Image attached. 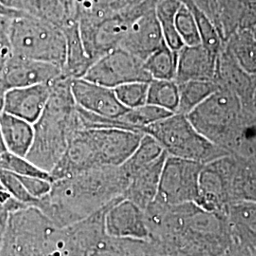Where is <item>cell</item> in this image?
Here are the masks:
<instances>
[{"label": "cell", "instance_id": "d590c367", "mask_svg": "<svg viewBox=\"0 0 256 256\" xmlns=\"http://www.w3.org/2000/svg\"><path fill=\"white\" fill-rule=\"evenodd\" d=\"M0 183L18 202L23 203L28 208H36L40 200L34 198L28 194L27 189L20 180L18 174L5 170H0Z\"/></svg>", "mask_w": 256, "mask_h": 256}, {"label": "cell", "instance_id": "7a4b0ae2", "mask_svg": "<svg viewBox=\"0 0 256 256\" xmlns=\"http://www.w3.org/2000/svg\"><path fill=\"white\" fill-rule=\"evenodd\" d=\"M130 180L122 166L86 171L52 182L37 205L48 220L63 229L90 218L124 194Z\"/></svg>", "mask_w": 256, "mask_h": 256}, {"label": "cell", "instance_id": "52a82bcc", "mask_svg": "<svg viewBox=\"0 0 256 256\" xmlns=\"http://www.w3.org/2000/svg\"><path fill=\"white\" fill-rule=\"evenodd\" d=\"M156 0H144L132 9L113 14L99 21L78 22L82 44L95 63L104 55L118 48L134 20L142 12L155 8Z\"/></svg>", "mask_w": 256, "mask_h": 256}, {"label": "cell", "instance_id": "4316f807", "mask_svg": "<svg viewBox=\"0 0 256 256\" xmlns=\"http://www.w3.org/2000/svg\"><path fill=\"white\" fill-rule=\"evenodd\" d=\"M238 158L232 182V202H256V162L240 156Z\"/></svg>", "mask_w": 256, "mask_h": 256}, {"label": "cell", "instance_id": "f6af8a7d", "mask_svg": "<svg viewBox=\"0 0 256 256\" xmlns=\"http://www.w3.org/2000/svg\"><path fill=\"white\" fill-rule=\"evenodd\" d=\"M254 90H252V94L250 97V101L248 106L247 108L245 110H250L252 112H254L256 115V75H254Z\"/></svg>", "mask_w": 256, "mask_h": 256}, {"label": "cell", "instance_id": "7402d4cb", "mask_svg": "<svg viewBox=\"0 0 256 256\" xmlns=\"http://www.w3.org/2000/svg\"><path fill=\"white\" fill-rule=\"evenodd\" d=\"M66 38V56L63 72L68 79L84 78L94 62L88 55L82 44L78 22L74 23L64 30Z\"/></svg>", "mask_w": 256, "mask_h": 256}, {"label": "cell", "instance_id": "484cf974", "mask_svg": "<svg viewBox=\"0 0 256 256\" xmlns=\"http://www.w3.org/2000/svg\"><path fill=\"white\" fill-rule=\"evenodd\" d=\"M182 5L180 0H158L156 4V14L162 27L165 44L174 52H180L184 46L174 22Z\"/></svg>", "mask_w": 256, "mask_h": 256}, {"label": "cell", "instance_id": "8fae6325", "mask_svg": "<svg viewBox=\"0 0 256 256\" xmlns=\"http://www.w3.org/2000/svg\"><path fill=\"white\" fill-rule=\"evenodd\" d=\"M100 168L119 167L133 155L144 134L119 128H88Z\"/></svg>", "mask_w": 256, "mask_h": 256}, {"label": "cell", "instance_id": "60d3db41", "mask_svg": "<svg viewBox=\"0 0 256 256\" xmlns=\"http://www.w3.org/2000/svg\"><path fill=\"white\" fill-rule=\"evenodd\" d=\"M26 14V12H21V10L10 9L9 7L5 6L4 4H2V3L0 2V14H1V16H8V18H14L20 16H22V14Z\"/></svg>", "mask_w": 256, "mask_h": 256}, {"label": "cell", "instance_id": "bcb514c9", "mask_svg": "<svg viewBox=\"0 0 256 256\" xmlns=\"http://www.w3.org/2000/svg\"><path fill=\"white\" fill-rule=\"evenodd\" d=\"M250 30H252L254 36V38L256 39V26L254 28H250Z\"/></svg>", "mask_w": 256, "mask_h": 256}, {"label": "cell", "instance_id": "2e32d148", "mask_svg": "<svg viewBox=\"0 0 256 256\" xmlns=\"http://www.w3.org/2000/svg\"><path fill=\"white\" fill-rule=\"evenodd\" d=\"M155 8L147 10L134 20L120 46L144 62L165 43Z\"/></svg>", "mask_w": 256, "mask_h": 256}, {"label": "cell", "instance_id": "4fadbf2b", "mask_svg": "<svg viewBox=\"0 0 256 256\" xmlns=\"http://www.w3.org/2000/svg\"><path fill=\"white\" fill-rule=\"evenodd\" d=\"M229 230L230 250L256 256V202H232L224 214Z\"/></svg>", "mask_w": 256, "mask_h": 256}, {"label": "cell", "instance_id": "5b68a950", "mask_svg": "<svg viewBox=\"0 0 256 256\" xmlns=\"http://www.w3.org/2000/svg\"><path fill=\"white\" fill-rule=\"evenodd\" d=\"M10 41L12 55L64 68L66 38L61 28L30 14L12 19Z\"/></svg>", "mask_w": 256, "mask_h": 256}, {"label": "cell", "instance_id": "cb8c5ba5", "mask_svg": "<svg viewBox=\"0 0 256 256\" xmlns=\"http://www.w3.org/2000/svg\"><path fill=\"white\" fill-rule=\"evenodd\" d=\"M144 0H76L77 21H99L132 9Z\"/></svg>", "mask_w": 256, "mask_h": 256}, {"label": "cell", "instance_id": "83f0119b", "mask_svg": "<svg viewBox=\"0 0 256 256\" xmlns=\"http://www.w3.org/2000/svg\"><path fill=\"white\" fill-rule=\"evenodd\" d=\"M178 84L180 104L176 113L185 116L220 88L216 81H189Z\"/></svg>", "mask_w": 256, "mask_h": 256}, {"label": "cell", "instance_id": "ac0fdd59", "mask_svg": "<svg viewBox=\"0 0 256 256\" xmlns=\"http://www.w3.org/2000/svg\"><path fill=\"white\" fill-rule=\"evenodd\" d=\"M218 55L202 44L184 46L178 52V68L174 81H214Z\"/></svg>", "mask_w": 256, "mask_h": 256}, {"label": "cell", "instance_id": "9c48e42d", "mask_svg": "<svg viewBox=\"0 0 256 256\" xmlns=\"http://www.w3.org/2000/svg\"><path fill=\"white\" fill-rule=\"evenodd\" d=\"M238 164V156L230 154L203 165L196 204L204 210L224 214L232 203V182Z\"/></svg>", "mask_w": 256, "mask_h": 256}, {"label": "cell", "instance_id": "d4e9b609", "mask_svg": "<svg viewBox=\"0 0 256 256\" xmlns=\"http://www.w3.org/2000/svg\"><path fill=\"white\" fill-rule=\"evenodd\" d=\"M57 27L64 28L78 22L76 0H34L32 14Z\"/></svg>", "mask_w": 256, "mask_h": 256}, {"label": "cell", "instance_id": "4dcf8cb0", "mask_svg": "<svg viewBox=\"0 0 256 256\" xmlns=\"http://www.w3.org/2000/svg\"><path fill=\"white\" fill-rule=\"evenodd\" d=\"M147 104L176 113L180 104V88L174 80H152L149 82Z\"/></svg>", "mask_w": 256, "mask_h": 256}, {"label": "cell", "instance_id": "74e56055", "mask_svg": "<svg viewBox=\"0 0 256 256\" xmlns=\"http://www.w3.org/2000/svg\"><path fill=\"white\" fill-rule=\"evenodd\" d=\"M18 176L28 194L36 200H41L45 198L52 190V182L50 180L19 174Z\"/></svg>", "mask_w": 256, "mask_h": 256}, {"label": "cell", "instance_id": "e0dca14e", "mask_svg": "<svg viewBox=\"0 0 256 256\" xmlns=\"http://www.w3.org/2000/svg\"><path fill=\"white\" fill-rule=\"evenodd\" d=\"M52 93V84L16 88L6 93L3 112L34 124L41 117Z\"/></svg>", "mask_w": 256, "mask_h": 256}, {"label": "cell", "instance_id": "277c9868", "mask_svg": "<svg viewBox=\"0 0 256 256\" xmlns=\"http://www.w3.org/2000/svg\"><path fill=\"white\" fill-rule=\"evenodd\" d=\"M244 106L234 92L220 88L187 115L202 135L214 144L236 155L245 126Z\"/></svg>", "mask_w": 256, "mask_h": 256}, {"label": "cell", "instance_id": "f35d334b", "mask_svg": "<svg viewBox=\"0 0 256 256\" xmlns=\"http://www.w3.org/2000/svg\"><path fill=\"white\" fill-rule=\"evenodd\" d=\"M192 1L198 9L202 10V12L214 22L216 27L218 28V30H220L221 36L223 37L224 41L226 42L222 25L220 22V10H218L216 1V0H192Z\"/></svg>", "mask_w": 256, "mask_h": 256}, {"label": "cell", "instance_id": "ffe728a7", "mask_svg": "<svg viewBox=\"0 0 256 256\" xmlns=\"http://www.w3.org/2000/svg\"><path fill=\"white\" fill-rule=\"evenodd\" d=\"M167 156L166 153L154 164L135 174L130 180L124 198L134 202L142 210H146L147 207L155 202L158 196L160 174Z\"/></svg>", "mask_w": 256, "mask_h": 256}, {"label": "cell", "instance_id": "e575fe53", "mask_svg": "<svg viewBox=\"0 0 256 256\" xmlns=\"http://www.w3.org/2000/svg\"><path fill=\"white\" fill-rule=\"evenodd\" d=\"M225 40L239 28L244 0H216Z\"/></svg>", "mask_w": 256, "mask_h": 256}, {"label": "cell", "instance_id": "1f68e13d", "mask_svg": "<svg viewBox=\"0 0 256 256\" xmlns=\"http://www.w3.org/2000/svg\"><path fill=\"white\" fill-rule=\"evenodd\" d=\"M189 9L192 10V14L196 19L202 44L206 46L214 54L220 55L221 50L225 45V41L221 36L220 30L214 22L210 20L202 10L198 9L192 0H180Z\"/></svg>", "mask_w": 256, "mask_h": 256}, {"label": "cell", "instance_id": "f546056e", "mask_svg": "<svg viewBox=\"0 0 256 256\" xmlns=\"http://www.w3.org/2000/svg\"><path fill=\"white\" fill-rule=\"evenodd\" d=\"M178 52L164 44L144 61V68L152 80H174Z\"/></svg>", "mask_w": 256, "mask_h": 256}, {"label": "cell", "instance_id": "30bf717a", "mask_svg": "<svg viewBox=\"0 0 256 256\" xmlns=\"http://www.w3.org/2000/svg\"><path fill=\"white\" fill-rule=\"evenodd\" d=\"M84 79L113 90L129 82L152 81L144 62L120 48L98 59Z\"/></svg>", "mask_w": 256, "mask_h": 256}, {"label": "cell", "instance_id": "7bdbcfd3", "mask_svg": "<svg viewBox=\"0 0 256 256\" xmlns=\"http://www.w3.org/2000/svg\"><path fill=\"white\" fill-rule=\"evenodd\" d=\"M150 242V247L148 250V252H147L146 256H169L167 252H165L164 250H162L160 248L156 246L154 243H152L151 241Z\"/></svg>", "mask_w": 256, "mask_h": 256}, {"label": "cell", "instance_id": "7dc6e473", "mask_svg": "<svg viewBox=\"0 0 256 256\" xmlns=\"http://www.w3.org/2000/svg\"><path fill=\"white\" fill-rule=\"evenodd\" d=\"M0 227H1V226H0ZM2 228H4V227H2Z\"/></svg>", "mask_w": 256, "mask_h": 256}, {"label": "cell", "instance_id": "603a6c76", "mask_svg": "<svg viewBox=\"0 0 256 256\" xmlns=\"http://www.w3.org/2000/svg\"><path fill=\"white\" fill-rule=\"evenodd\" d=\"M224 46L243 70L256 75V39L250 28H238Z\"/></svg>", "mask_w": 256, "mask_h": 256}, {"label": "cell", "instance_id": "b9f144b4", "mask_svg": "<svg viewBox=\"0 0 256 256\" xmlns=\"http://www.w3.org/2000/svg\"><path fill=\"white\" fill-rule=\"evenodd\" d=\"M10 153V152L6 146L3 137H2V134H1V131H0V170H2L3 165L5 164L7 158L9 156Z\"/></svg>", "mask_w": 256, "mask_h": 256}, {"label": "cell", "instance_id": "44dd1931", "mask_svg": "<svg viewBox=\"0 0 256 256\" xmlns=\"http://www.w3.org/2000/svg\"><path fill=\"white\" fill-rule=\"evenodd\" d=\"M0 131L10 153L26 158L34 138V124L8 113L0 114Z\"/></svg>", "mask_w": 256, "mask_h": 256}, {"label": "cell", "instance_id": "8d00e7d4", "mask_svg": "<svg viewBox=\"0 0 256 256\" xmlns=\"http://www.w3.org/2000/svg\"><path fill=\"white\" fill-rule=\"evenodd\" d=\"M12 19L0 14V77L5 66L12 55L10 41V28Z\"/></svg>", "mask_w": 256, "mask_h": 256}, {"label": "cell", "instance_id": "7c38bea8", "mask_svg": "<svg viewBox=\"0 0 256 256\" xmlns=\"http://www.w3.org/2000/svg\"><path fill=\"white\" fill-rule=\"evenodd\" d=\"M108 236L149 240L146 212L134 202L120 198L112 202L104 216Z\"/></svg>", "mask_w": 256, "mask_h": 256}, {"label": "cell", "instance_id": "d6986e66", "mask_svg": "<svg viewBox=\"0 0 256 256\" xmlns=\"http://www.w3.org/2000/svg\"><path fill=\"white\" fill-rule=\"evenodd\" d=\"M214 81L220 88L234 92L241 99L246 110L254 86V78L241 68L225 46L218 57Z\"/></svg>", "mask_w": 256, "mask_h": 256}, {"label": "cell", "instance_id": "d6a6232c", "mask_svg": "<svg viewBox=\"0 0 256 256\" xmlns=\"http://www.w3.org/2000/svg\"><path fill=\"white\" fill-rule=\"evenodd\" d=\"M176 28L182 39L184 46H196L202 44L198 28L192 10L185 4L182 5L176 16Z\"/></svg>", "mask_w": 256, "mask_h": 256}, {"label": "cell", "instance_id": "ab89813d", "mask_svg": "<svg viewBox=\"0 0 256 256\" xmlns=\"http://www.w3.org/2000/svg\"><path fill=\"white\" fill-rule=\"evenodd\" d=\"M256 26V0H244V6L238 28H252Z\"/></svg>", "mask_w": 256, "mask_h": 256}, {"label": "cell", "instance_id": "9a60e30c", "mask_svg": "<svg viewBox=\"0 0 256 256\" xmlns=\"http://www.w3.org/2000/svg\"><path fill=\"white\" fill-rule=\"evenodd\" d=\"M72 92L80 108L100 117L117 119L128 110L120 102L113 88L84 78L72 81Z\"/></svg>", "mask_w": 256, "mask_h": 256}, {"label": "cell", "instance_id": "f1b7e54d", "mask_svg": "<svg viewBox=\"0 0 256 256\" xmlns=\"http://www.w3.org/2000/svg\"><path fill=\"white\" fill-rule=\"evenodd\" d=\"M165 154L164 148L156 140L148 135H144L133 155L120 166L129 180H131L140 171L154 164Z\"/></svg>", "mask_w": 256, "mask_h": 256}, {"label": "cell", "instance_id": "6da1fadb", "mask_svg": "<svg viewBox=\"0 0 256 256\" xmlns=\"http://www.w3.org/2000/svg\"><path fill=\"white\" fill-rule=\"evenodd\" d=\"M146 212L149 240L171 256H221L230 247L225 216L196 203L155 202Z\"/></svg>", "mask_w": 256, "mask_h": 256}, {"label": "cell", "instance_id": "ba28073f", "mask_svg": "<svg viewBox=\"0 0 256 256\" xmlns=\"http://www.w3.org/2000/svg\"><path fill=\"white\" fill-rule=\"evenodd\" d=\"M203 165L189 160L167 156L155 200L168 206L196 203Z\"/></svg>", "mask_w": 256, "mask_h": 256}, {"label": "cell", "instance_id": "3957f363", "mask_svg": "<svg viewBox=\"0 0 256 256\" xmlns=\"http://www.w3.org/2000/svg\"><path fill=\"white\" fill-rule=\"evenodd\" d=\"M72 81L64 76L52 84L46 108L34 124V138L26 158L48 174L61 160L75 133L84 128Z\"/></svg>", "mask_w": 256, "mask_h": 256}, {"label": "cell", "instance_id": "ee69618b", "mask_svg": "<svg viewBox=\"0 0 256 256\" xmlns=\"http://www.w3.org/2000/svg\"><path fill=\"white\" fill-rule=\"evenodd\" d=\"M8 92V88L5 86V84L2 82L0 78V114L4 110V104H5V97L6 93Z\"/></svg>", "mask_w": 256, "mask_h": 256}, {"label": "cell", "instance_id": "5bb4252c", "mask_svg": "<svg viewBox=\"0 0 256 256\" xmlns=\"http://www.w3.org/2000/svg\"><path fill=\"white\" fill-rule=\"evenodd\" d=\"M64 76L63 68L57 66L12 55L0 78L9 90L52 84Z\"/></svg>", "mask_w": 256, "mask_h": 256}, {"label": "cell", "instance_id": "8992f818", "mask_svg": "<svg viewBox=\"0 0 256 256\" xmlns=\"http://www.w3.org/2000/svg\"><path fill=\"white\" fill-rule=\"evenodd\" d=\"M140 133L156 140L167 155L202 164L230 155L229 151L202 135L192 126L187 116L178 113L142 128Z\"/></svg>", "mask_w": 256, "mask_h": 256}, {"label": "cell", "instance_id": "836d02e7", "mask_svg": "<svg viewBox=\"0 0 256 256\" xmlns=\"http://www.w3.org/2000/svg\"><path fill=\"white\" fill-rule=\"evenodd\" d=\"M149 82H134L114 88L120 102L128 110L137 108L147 104Z\"/></svg>", "mask_w": 256, "mask_h": 256}]
</instances>
